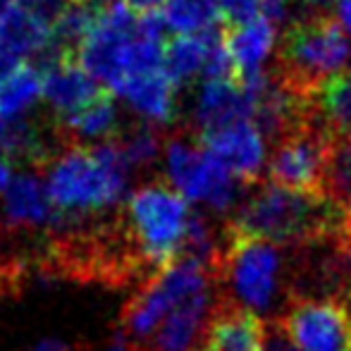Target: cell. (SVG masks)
Masks as SVG:
<instances>
[{
    "label": "cell",
    "mask_w": 351,
    "mask_h": 351,
    "mask_svg": "<svg viewBox=\"0 0 351 351\" xmlns=\"http://www.w3.org/2000/svg\"><path fill=\"white\" fill-rule=\"evenodd\" d=\"M48 199L67 220H82L117 204L127 186V167L115 141L72 143L62 141L38 167Z\"/></svg>",
    "instance_id": "6da1fadb"
},
{
    "label": "cell",
    "mask_w": 351,
    "mask_h": 351,
    "mask_svg": "<svg viewBox=\"0 0 351 351\" xmlns=\"http://www.w3.org/2000/svg\"><path fill=\"white\" fill-rule=\"evenodd\" d=\"M344 208L328 196L299 194L273 182L258 184L222 230L275 246L337 241Z\"/></svg>",
    "instance_id": "7a4b0ae2"
},
{
    "label": "cell",
    "mask_w": 351,
    "mask_h": 351,
    "mask_svg": "<svg viewBox=\"0 0 351 351\" xmlns=\"http://www.w3.org/2000/svg\"><path fill=\"white\" fill-rule=\"evenodd\" d=\"M120 217L151 275L160 273L182 256L191 208L189 201L177 194L170 184H143L130 196Z\"/></svg>",
    "instance_id": "3957f363"
},
{
    "label": "cell",
    "mask_w": 351,
    "mask_h": 351,
    "mask_svg": "<svg viewBox=\"0 0 351 351\" xmlns=\"http://www.w3.org/2000/svg\"><path fill=\"white\" fill-rule=\"evenodd\" d=\"M351 43L342 24L328 14L308 17L289 27L280 48V74L287 88L308 98L320 84L347 70Z\"/></svg>",
    "instance_id": "277c9868"
},
{
    "label": "cell",
    "mask_w": 351,
    "mask_h": 351,
    "mask_svg": "<svg viewBox=\"0 0 351 351\" xmlns=\"http://www.w3.org/2000/svg\"><path fill=\"white\" fill-rule=\"evenodd\" d=\"M280 246L222 230L210 275L220 287H230L232 294L239 299V306L254 313L270 308L280 287Z\"/></svg>",
    "instance_id": "5b68a950"
},
{
    "label": "cell",
    "mask_w": 351,
    "mask_h": 351,
    "mask_svg": "<svg viewBox=\"0 0 351 351\" xmlns=\"http://www.w3.org/2000/svg\"><path fill=\"white\" fill-rule=\"evenodd\" d=\"M213 285L217 282L213 280L208 265L191 256H180L172 265L143 282L136 296L127 301L120 318L122 332L130 337L134 347H141L156 332L158 325L170 315V311Z\"/></svg>",
    "instance_id": "8992f818"
},
{
    "label": "cell",
    "mask_w": 351,
    "mask_h": 351,
    "mask_svg": "<svg viewBox=\"0 0 351 351\" xmlns=\"http://www.w3.org/2000/svg\"><path fill=\"white\" fill-rule=\"evenodd\" d=\"M165 172L172 189L186 201L227 210L237 201V180L196 141L170 139L165 146Z\"/></svg>",
    "instance_id": "52a82bcc"
},
{
    "label": "cell",
    "mask_w": 351,
    "mask_h": 351,
    "mask_svg": "<svg viewBox=\"0 0 351 351\" xmlns=\"http://www.w3.org/2000/svg\"><path fill=\"white\" fill-rule=\"evenodd\" d=\"M278 330L299 351H351V306L296 296L278 318Z\"/></svg>",
    "instance_id": "ba28073f"
},
{
    "label": "cell",
    "mask_w": 351,
    "mask_h": 351,
    "mask_svg": "<svg viewBox=\"0 0 351 351\" xmlns=\"http://www.w3.org/2000/svg\"><path fill=\"white\" fill-rule=\"evenodd\" d=\"M328 136L313 125L291 132L278 141L268 162V177L273 184L299 194H323V170Z\"/></svg>",
    "instance_id": "9c48e42d"
},
{
    "label": "cell",
    "mask_w": 351,
    "mask_h": 351,
    "mask_svg": "<svg viewBox=\"0 0 351 351\" xmlns=\"http://www.w3.org/2000/svg\"><path fill=\"white\" fill-rule=\"evenodd\" d=\"M196 143L208 151L222 167H227L237 182L251 184L263 170L265 136L254 122H239L208 134H199Z\"/></svg>",
    "instance_id": "30bf717a"
},
{
    "label": "cell",
    "mask_w": 351,
    "mask_h": 351,
    "mask_svg": "<svg viewBox=\"0 0 351 351\" xmlns=\"http://www.w3.org/2000/svg\"><path fill=\"white\" fill-rule=\"evenodd\" d=\"M265 342L263 318L222 294L196 351H265Z\"/></svg>",
    "instance_id": "8fae6325"
},
{
    "label": "cell",
    "mask_w": 351,
    "mask_h": 351,
    "mask_svg": "<svg viewBox=\"0 0 351 351\" xmlns=\"http://www.w3.org/2000/svg\"><path fill=\"white\" fill-rule=\"evenodd\" d=\"M194 125L199 134L254 122V103L239 79H206L194 98Z\"/></svg>",
    "instance_id": "7c38bea8"
},
{
    "label": "cell",
    "mask_w": 351,
    "mask_h": 351,
    "mask_svg": "<svg viewBox=\"0 0 351 351\" xmlns=\"http://www.w3.org/2000/svg\"><path fill=\"white\" fill-rule=\"evenodd\" d=\"M43 79V101L51 108L53 120H65L77 110L86 108L98 96L106 93V88L96 82L79 60L60 62L58 67L41 74Z\"/></svg>",
    "instance_id": "4fadbf2b"
},
{
    "label": "cell",
    "mask_w": 351,
    "mask_h": 351,
    "mask_svg": "<svg viewBox=\"0 0 351 351\" xmlns=\"http://www.w3.org/2000/svg\"><path fill=\"white\" fill-rule=\"evenodd\" d=\"M3 213L8 225L14 227L58 225V217H60V213L48 199L43 180L34 172H19L12 177L3 194Z\"/></svg>",
    "instance_id": "5bb4252c"
},
{
    "label": "cell",
    "mask_w": 351,
    "mask_h": 351,
    "mask_svg": "<svg viewBox=\"0 0 351 351\" xmlns=\"http://www.w3.org/2000/svg\"><path fill=\"white\" fill-rule=\"evenodd\" d=\"M308 120L328 141L351 136V70L339 72L311 93Z\"/></svg>",
    "instance_id": "9a60e30c"
},
{
    "label": "cell",
    "mask_w": 351,
    "mask_h": 351,
    "mask_svg": "<svg viewBox=\"0 0 351 351\" xmlns=\"http://www.w3.org/2000/svg\"><path fill=\"white\" fill-rule=\"evenodd\" d=\"M275 38H278V32L263 17L232 27V32L225 38V48L237 79L263 72L265 60L275 48Z\"/></svg>",
    "instance_id": "2e32d148"
},
{
    "label": "cell",
    "mask_w": 351,
    "mask_h": 351,
    "mask_svg": "<svg viewBox=\"0 0 351 351\" xmlns=\"http://www.w3.org/2000/svg\"><path fill=\"white\" fill-rule=\"evenodd\" d=\"M175 84L162 70L143 74L125 84L120 96L127 98L132 110L141 115L151 125H167L177 115V93Z\"/></svg>",
    "instance_id": "e0dca14e"
},
{
    "label": "cell",
    "mask_w": 351,
    "mask_h": 351,
    "mask_svg": "<svg viewBox=\"0 0 351 351\" xmlns=\"http://www.w3.org/2000/svg\"><path fill=\"white\" fill-rule=\"evenodd\" d=\"M53 130H56L58 139L82 143V141H110L120 132V112L112 101L110 93H103L86 108L77 110L74 115L65 120H53Z\"/></svg>",
    "instance_id": "ac0fdd59"
},
{
    "label": "cell",
    "mask_w": 351,
    "mask_h": 351,
    "mask_svg": "<svg viewBox=\"0 0 351 351\" xmlns=\"http://www.w3.org/2000/svg\"><path fill=\"white\" fill-rule=\"evenodd\" d=\"M51 41V24L43 22L36 12L24 5H14L0 17V51L22 62V58H34Z\"/></svg>",
    "instance_id": "d6986e66"
},
{
    "label": "cell",
    "mask_w": 351,
    "mask_h": 351,
    "mask_svg": "<svg viewBox=\"0 0 351 351\" xmlns=\"http://www.w3.org/2000/svg\"><path fill=\"white\" fill-rule=\"evenodd\" d=\"M222 41L220 32L199 34V36H177L162 51V72L170 77L175 86L191 82L194 77L204 74L213 48Z\"/></svg>",
    "instance_id": "ffe728a7"
},
{
    "label": "cell",
    "mask_w": 351,
    "mask_h": 351,
    "mask_svg": "<svg viewBox=\"0 0 351 351\" xmlns=\"http://www.w3.org/2000/svg\"><path fill=\"white\" fill-rule=\"evenodd\" d=\"M106 5L101 0H70L51 24V43L65 56L77 58L82 43L91 34Z\"/></svg>",
    "instance_id": "44dd1931"
},
{
    "label": "cell",
    "mask_w": 351,
    "mask_h": 351,
    "mask_svg": "<svg viewBox=\"0 0 351 351\" xmlns=\"http://www.w3.org/2000/svg\"><path fill=\"white\" fill-rule=\"evenodd\" d=\"M158 14L165 29H172L177 36H199L215 32L217 22L222 19L217 0H170Z\"/></svg>",
    "instance_id": "7402d4cb"
},
{
    "label": "cell",
    "mask_w": 351,
    "mask_h": 351,
    "mask_svg": "<svg viewBox=\"0 0 351 351\" xmlns=\"http://www.w3.org/2000/svg\"><path fill=\"white\" fill-rule=\"evenodd\" d=\"M43 96V79L32 65H19L0 79V117L17 120L29 112Z\"/></svg>",
    "instance_id": "603a6c76"
},
{
    "label": "cell",
    "mask_w": 351,
    "mask_h": 351,
    "mask_svg": "<svg viewBox=\"0 0 351 351\" xmlns=\"http://www.w3.org/2000/svg\"><path fill=\"white\" fill-rule=\"evenodd\" d=\"M323 194L339 206L351 201V136L332 139L325 153Z\"/></svg>",
    "instance_id": "cb8c5ba5"
},
{
    "label": "cell",
    "mask_w": 351,
    "mask_h": 351,
    "mask_svg": "<svg viewBox=\"0 0 351 351\" xmlns=\"http://www.w3.org/2000/svg\"><path fill=\"white\" fill-rule=\"evenodd\" d=\"M112 141L120 148L130 170L153 165L160 153V136L151 125H134L130 130H120Z\"/></svg>",
    "instance_id": "d4e9b609"
},
{
    "label": "cell",
    "mask_w": 351,
    "mask_h": 351,
    "mask_svg": "<svg viewBox=\"0 0 351 351\" xmlns=\"http://www.w3.org/2000/svg\"><path fill=\"white\" fill-rule=\"evenodd\" d=\"M263 3L265 0H217V8H220L222 17L237 27V24H246L251 19H258Z\"/></svg>",
    "instance_id": "484cf974"
},
{
    "label": "cell",
    "mask_w": 351,
    "mask_h": 351,
    "mask_svg": "<svg viewBox=\"0 0 351 351\" xmlns=\"http://www.w3.org/2000/svg\"><path fill=\"white\" fill-rule=\"evenodd\" d=\"M339 246L342 249H347L351 254V201L347 204V208H344V217H342V230H339Z\"/></svg>",
    "instance_id": "4316f807"
},
{
    "label": "cell",
    "mask_w": 351,
    "mask_h": 351,
    "mask_svg": "<svg viewBox=\"0 0 351 351\" xmlns=\"http://www.w3.org/2000/svg\"><path fill=\"white\" fill-rule=\"evenodd\" d=\"M14 162L10 160V158L0 156V194H5V189L10 186V182H12L14 177Z\"/></svg>",
    "instance_id": "83f0119b"
},
{
    "label": "cell",
    "mask_w": 351,
    "mask_h": 351,
    "mask_svg": "<svg viewBox=\"0 0 351 351\" xmlns=\"http://www.w3.org/2000/svg\"><path fill=\"white\" fill-rule=\"evenodd\" d=\"M165 3H170V0H127V5L136 12H156Z\"/></svg>",
    "instance_id": "f1b7e54d"
},
{
    "label": "cell",
    "mask_w": 351,
    "mask_h": 351,
    "mask_svg": "<svg viewBox=\"0 0 351 351\" xmlns=\"http://www.w3.org/2000/svg\"><path fill=\"white\" fill-rule=\"evenodd\" d=\"M103 351H134V344H132L130 337H127V335L120 330V332H117L115 337L108 342V347L103 349Z\"/></svg>",
    "instance_id": "f546056e"
},
{
    "label": "cell",
    "mask_w": 351,
    "mask_h": 351,
    "mask_svg": "<svg viewBox=\"0 0 351 351\" xmlns=\"http://www.w3.org/2000/svg\"><path fill=\"white\" fill-rule=\"evenodd\" d=\"M337 14H339V24H342V29H347V32L351 34V0H339Z\"/></svg>",
    "instance_id": "4dcf8cb0"
},
{
    "label": "cell",
    "mask_w": 351,
    "mask_h": 351,
    "mask_svg": "<svg viewBox=\"0 0 351 351\" xmlns=\"http://www.w3.org/2000/svg\"><path fill=\"white\" fill-rule=\"evenodd\" d=\"M34 351H70V347L62 339H43V342L36 344Z\"/></svg>",
    "instance_id": "1f68e13d"
},
{
    "label": "cell",
    "mask_w": 351,
    "mask_h": 351,
    "mask_svg": "<svg viewBox=\"0 0 351 351\" xmlns=\"http://www.w3.org/2000/svg\"><path fill=\"white\" fill-rule=\"evenodd\" d=\"M268 351H299L294 344L287 342V337L282 332H278V337H273V344H270Z\"/></svg>",
    "instance_id": "d6a6232c"
},
{
    "label": "cell",
    "mask_w": 351,
    "mask_h": 351,
    "mask_svg": "<svg viewBox=\"0 0 351 351\" xmlns=\"http://www.w3.org/2000/svg\"><path fill=\"white\" fill-rule=\"evenodd\" d=\"M14 5H17V0H0V17H3L10 8H14Z\"/></svg>",
    "instance_id": "836d02e7"
}]
</instances>
